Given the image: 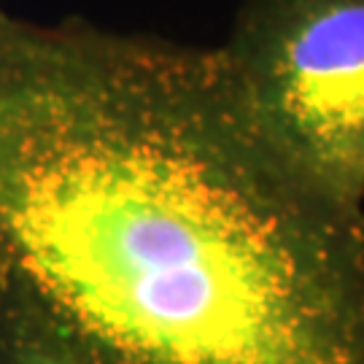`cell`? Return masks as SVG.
Masks as SVG:
<instances>
[{
    "instance_id": "1",
    "label": "cell",
    "mask_w": 364,
    "mask_h": 364,
    "mask_svg": "<svg viewBox=\"0 0 364 364\" xmlns=\"http://www.w3.org/2000/svg\"><path fill=\"white\" fill-rule=\"evenodd\" d=\"M0 302L81 364H364V203L219 46L0 9Z\"/></svg>"
},
{
    "instance_id": "2",
    "label": "cell",
    "mask_w": 364,
    "mask_h": 364,
    "mask_svg": "<svg viewBox=\"0 0 364 364\" xmlns=\"http://www.w3.org/2000/svg\"><path fill=\"white\" fill-rule=\"evenodd\" d=\"M219 49L275 144L364 203V0H243Z\"/></svg>"
},
{
    "instance_id": "3",
    "label": "cell",
    "mask_w": 364,
    "mask_h": 364,
    "mask_svg": "<svg viewBox=\"0 0 364 364\" xmlns=\"http://www.w3.org/2000/svg\"><path fill=\"white\" fill-rule=\"evenodd\" d=\"M0 364H81L60 340L16 308L0 302Z\"/></svg>"
},
{
    "instance_id": "4",
    "label": "cell",
    "mask_w": 364,
    "mask_h": 364,
    "mask_svg": "<svg viewBox=\"0 0 364 364\" xmlns=\"http://www.w3.org/2000/svg\"><path fill=\"white\" fill-rule=\"evenodd\" d=\"M0 9H3V6H0Z\"/></svg>"
}]
</instances>
